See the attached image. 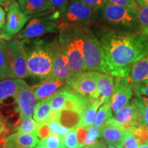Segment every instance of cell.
<instances>
[{
  "mask_svg": "<svg viewBox=\"0 0 148 148\" xmlns=\"http://www.w3.org/2000/svg\"><path fill=\"white\" fill-rule=\"evenodd\" d=\"M110 119L125 131H130L143 125L141 111L134 99L121 110L114 113Z\"/></svg>",
  "mask_w": 148,
  "mask_h": 148,
  "instance_id": "30bf717a",
  "label": "cell"
},
{
  "mask_svg": "<svg viewBox=\"0 0 148 148\" xmlns=\"http://www.w3.org/2000/svg\"><path fill=\"white\" fill-rule=\"evenodd\" d=\"M59 31V25L53 17H38L31 20L16 38L19 40L31 39L40 36Z\"/></svg>",
  "mask_w": 148,
  "mask_h": 148,
  "instance_id": "8fae6325",
  "label": "cell"
},
{
  "mask_svg": "<svg viewBox=\"0 0 148 148\" xmlns=\"http://www.w3.org/2000/svg\"><path fill=\"white\" fill-rule=\"evenodd\" d=\"M47 124L49 126L50 134H58L60 136H64L67 133H69L71 130L69 127L61 125L59 121H51Z\"/></svg>",
  "mask_w": 148,
  "mask_h": 148,
  "instance_id": "836d02e7",
  "label": "cell"
},
{
  "mask_svg": "<svg viewBox=\"0 0 148 148\" xmlns=\"http://www.w3.org/2000/svg\"><path fill=\"white\" fill-rule=\"evenodd\" d=\"M104 4L115 5L127 8H138V3L136 0H103Z\"/></svg>",
  "mask_w": 148,
  "mask_h": 148,
  "instance_id": "e575fe53",
  "label": "cell"
},
{
  "mask_svg": "<svg viewBox=\"0 0 148 148\" xmlns=\"http://www.w3.org/2000/svg\"><path fill=\"white\" fill-rule=\"evenodd\" d=\"M138 10L140 24V33L148 36V5H139Z\"/></svg>",
  "mask_w": 148,
  "mask_h": 148,
  "instance_id": "f546056e",
  "label": "cell"
},
{
  "mask_svg": "<svg viewBox=\"0 0 148 148\" xmlns=\"http://www.w3.org/2000/svg\"><path fill=\"white\" fill-rule=\"evenodd\" d=\"M147 143H148V141H147Z\"/></svg>",
  "mask_w": 148,
  "mask_h": 148,
  "instance_id": "11a10c76",
  "label": "cell"
},
{
  "mask_svg": "<svg viewBox=\"0 0 148 148\" xmlns=\"http://www.w3.org/2000/svg\"><path fill=\"white\" fill-rule=\"evenodd\" d=\"M49 1L53 8L56 9L58 11V13L60 14L69 0H49Z\"/></svg>",
  "mask_w": 148,
  "mask_h": 148,
  "instance_id": "ab89813d",
  "label": "cell"
},
{
  "mask_svg": "<svg viewBox=\"0 0 148 148\" xmlns=\"http://www.w3.org/2000/svg\"><path fill=\"white\" fill-rule=\"evenodd\" d=\"M113 116L112 108H111V100L105 101L98 110L94 125L101 127L103 123L108 120L110 118Z\"/></svg>",
  "mask_w": 148,
  "mask_h": 148,
  "instance_id": "484cf974",
  "label": "cell"
},
{
  "mask_svg": "<svg viewBox=\"0 0 148 148\" xmlns=\"http://www.w3.org/2000/svg\"><path fill=\"white\" fill-rule=\"evenodd\" d=\"M82 29L84 33L85 71L109 74L102 47L97 36L88 26H82Z\"/></svg>",
  "mask_w": 148,
  "mask_h": 148,
  "instance_id": "5b68a950",
  "label": "cell"
},
{
  "mask_svg": "<svg viewBox=\"0 0 148 148\" xmlns=\"http://www.w3.org/2000/svg\"><path fill=\"white\" fill-rule=\"evenodd\" d=\"M5 21H6L5 11L4 9L0 5V30H1L3 26H4Z\"/></svg>",
  "mask_w": 148,
  "mask_h": 148,
  "instance_id": "60d3db41",
  "label": "cell"
},
{
  "mask_svg": "<svg viewBox=\"0 0 148 148\" xmlns=\"http://www.w3.org/2000/svg\"><path fill=\"white\" fill-rule=\"evenodd\" d=\"M0 5H1V2H0Z\"/></svg>",
  "mask_w": 148,
  "mask_h": 148,
  "instance_id": "db71d44e",
  "label": "cell"
},
{
  "mask_svg": "<svg viewBox=\"0 0 148 148\" xmlns=\"http://www.w3.org/2000/svg\"><path fill=\"white\" fill-rule=\"evenodd\" d=\"M90 148H107V144L102 140H97L93 145L90 146Z\"/></svg>",
  "mask_w": 148,
  "mask_h": 148,
  "instance_id": "b9f144b4",
  "label": "cell"
},
{
  "mask_svg": "<svg viewBox=\"0 0 148 148\" xmlns=\"http://www.w3.org/2000/svg\"><path fill=\"white\" fill-rule=\"evenodd\" d=\"M69 90L65 86L49 97L52 112H61L64 110L69 97Z\"/></svg>",
  "mask_w": 148,
  "mask_h": 148,
  "instance_id": "d4e9b609",
  "label": "cell"
},
{
  "mask_svg": "<svg viewBox=\"0 0 148 148\" xmlns=\"http://www.w3.org/2000/svg\"><path fill=\"white\" fill-rule=\"evenodd\" d=\"M52 112L50 98L44 99L37 103L34 112V119L40 125L45 123Z\"/></svg>",
  "mask_w": 148,
  "mask_h": 148,
  "instance_id": "cb8c5ba5",
  "label": "cell"
},
{
  "mask_svg": "<svg viewBox=\"0 0 148 148\" xmlns=\"http://www.w3.org/2000/svg\"><path fill=\"white\" fill-rule=\"evenodd\" d=\"M5 129H6V126H5V121H4V119L0 114V136L2 135L3 133L5 132Z\"/></svg>",
  "mask_w": 148,
  "mask_h": 148,
  "instance_id": "7bdbcfd3",
  "label": "cell"
},
{
  "mask_svg": "<svg viewBox=\"0 0 148 148\" xmlns=\"http://www.w3.org/2000/svg\"><path fill=\"white\" fill-rule=\"evenodd\" d=\"M130 132L134 134L140 145L148 141V125H141L130 130Z\"/></svg>",
  "mask_w": 148,
  "mask_h": 148,
  "instance_id": "1f68e13d",
  "label": "cell"
},
{
  "mask_svg": "<svg viewBox=\"0 0 148 148\" xmlns=\"http://www.w3.org/2000/svg\"><path fill=\"white\" fill-rule=\"evenodd\" d=\"M80 1L89 7L95 12V14L97 13L104 5L103 0H80Z\"/></svg>",
  "mask_w": 148,
  "mask_h": 148,
  "instance_id": "8d00e7d4",
  "label": "cell"
},
{
  "mask_svg": "<svg viewBox=\"0 0 148 148\" xmlns=\"http://www.w3.org/2000/svg\"><path fill=\"white\" fill-rule=\"evenodd\" d=\"M5 10L8 11L6 21L2 29L0 30V38L8 41L24 28L29 16L25 15L22 12L16 1L10 3Z\"/></svg>",
  "mask_w": 148,
  "mask_h": 148,
  "instance_id": "9c48e42d",
  "label": "cell"
},
{
  "mask_svg": "<svg viewBox=\"0 0 148 148\" xmlns=\"http://www.w3.org/2000/svg\"><path fill=\"white\" fill-rule=\"evenodd\" d=\"M20 79L8 78L0 80V104L7 98H15L19 87Z\"/></svg>",
  "mask_w": 148,
  "mask_h": 148,
  "instance_id": "603a6c76",
  "label": "cell"
},
{
  "mask_svg": "<svg viewBox=\"0 0 148 148\" xmlns=\"http://www.w3.org/2000/svg\"><path fill=\"white\" fill-rule=\"evenodd\" d=\"M104 102V99L102 97H99L98 99L90 103L83 112L77 127L84 126L89 128L90 127L93 125L97 111L99 107Z\"/></svg>",
  "mask_w": 148,
  "mask_h": 148,
  "instance_id": "ffe728a7",
  "label": "cell"
},
{
  "mask_svg": "<svg viewBox=\"0 0 148 148\" xmlns=\"http://www.w3.org/2000/svg\"><path fill=\"white\" fill-rule=\"evenodd\" d=\"M6 42L12 78L23 79L29 76L25 57V40L16 38Z\"/></svg>",
  "mask_w": 148,
  "mask_h": 148,
  "instance_id": "52a82bcc",
  "label": "cell"
},
{
  "mask_svg": "<svg viewBox=\"0 0 148 148\" xmlns=\"http://www.w3.org/2000/svg\"><path fill=\"white\" fill-rule=\"evenodd\" d=\"M25 57L29 75L45 79L51 77L52 61L47 42L42 40L29 42L25 40Z\"/></svg>",
  "mask_w": 148,
  "mask_h": 148,
  "instance_id": "277c9868",
  "label": "cell"
},
{
  "mask_svg": "<svg viewBox=\"0 0 148 148\" xmlns=\"http://www.w3.org/2000/svg\"><path fill=\"white\" fill-rule=\"evenodd\" d=\"M58 41L67 58L72 74L85 71L82 26L65 22L59 25Z\"/></svg>",
  "mask_w": 148,
  "mask_h": 148,
  "instance_id": "7a4b0ae2",
  "label": "cell"
},
{
  "mask_svg": "<svg viewBox=\"0 0 148 148\" xmlns=\"http://www.w3.org/2000/svg\"><path fill=\"white\" fill-rule=\"evenodd\" d=\"M60 15L70 25L88 26L95 14L80 0H69Z\"/></svg>",
  "mask_w": 148,
  "mask_h": 148,
  "instance_id": "ba28073f",
  "label": "cell"
},
{
  "mask_svg": "<svg viewBox=\"0 0 148 148\" xmlns=\"http://www.w3.org/2000/svg\"><path fill=\"white\" fill-rule=\"evenodd\" d=\"M98 12L101 26L123 32L140 33L138 9L104 4Z\"/></svg>",
  "mask_w": 148,
  "mask_h": 148,
  "instance_id": "3957f363",
  "label": "cell"
},
{
  "mask_svg": "<svg viewBox=\"0 0 148 148\" xmlns=\"http://www.w3.org/2000/svg\"><path fill=\"white\" fill-rule=\"evenodd\" d=\"M47 47L52 61L53 73L49 78L66 80L72 75L67 58L59 43L58 38L50 42H47Z\"/></svg>",
  "mask_w": 148,
  "mask_h": 148,
  "instance_id": "7c38bea8",
  "label": "cell"
},
{
  "mask_svg": "<svg viewBox=\"0 0 148 148\" xmlns=\"http://www.w3.org/2000/svg\"><path fill=\"white\" fill-rule=\"evenodd\" d=\"M80 148H90V146H85V147H80Z\"/></svg>",
  "mask_w": 148,
  "mask_h": 148,
  "instance_id": "816d5d0a",
  "label": "cell"
},
{
  "mask_svg": "<svg viewBox=\"0 0 148 148\" xmlns=\"http://www.w3.org/2000/svg\"><path fill=\"white\" fill-rule=\"evenodd\" d=\"M12 78L8 58L7 42L0 38V80Z\"/></svg>",
  "mask_w": 148,
  "mask_h": 148,
  "instance_id": "7402d4cb",
  "label": "cell"
},
{
  "mask_svg": "<svg viewBox=\"0 0 148 148\" xmlns=\"http://www.w3.org/2000/svg\"><path fill=\"white\" fill-rule=\"evenodd\" d=\"M36 135L16 132L3 140V145L8 148H34L38 144Z\"/></svg>",
  "mask_w": 148,
  "mask_h": 148,
  "instance_id": "e0dca14e",
  "label": "cell"
},
{
  "mask_svg": "<svg viewBox=\"0 0 148 148\" xmlns=\"http://www.w3.org/2000/svg\"><path fill=\"white\" fill-rule=\"evenodd\" d=\"M34 148H49L47 147H45V146H43V145H37L36 147H34Z\"/></svg>",
  "mask_w": 148,
  "mask_h": 148,
  "instance_id": "c3c4849f",
  "label": "cell"
},
{
  "mask_svg": "<svg viewBox=\"0 0 148 148\" xmlns=\"http://www.w3.org/2000/svg\"><path fill=\"white\" fill-rule=\"evenodd\" d=\"M97 82L99 97H102L105 101L111 100L114 87V77L109 74L97 72Z\"/></svg>",
  "mask_w": 148,
  "mask_h": 148,
  "instance_id": "d6986e66",
  "label": "cell"
},
{
  "mask_svg": "<svg viewBox=\"0 0 148 148\" xmlns=\"http://www.w3.org/2000/svg\"><path fill=\"white\" fill-rule=\"evenodd\" d=\"M88 127L84 126H79L76 127L77 138H78L79 143L82 145V147H85L84 140L86 138V134H87Z\"/></svg>",
  "mask_w": 148,
  "mask_h": 148,
  "instance_id": "f35d334b",
  "label": "cell"
},
{
  "mask_svg": "<svg viewBox=\"0 0 148 148\" xmlns=\"http://www.w3.org/2000/svg\"><path fill=\"white\" fill-rule=\"evenodd\" d=\"M148 77V54L133 64L129 77L132 83H143Z\"/></svg>",
  "mask_w": 148,
  "mask_h": 148,
  "instance_id": "44dd1931",
  "label": "cell"
},
{
  "mask_svg": "<svg viewBox=\"0 0 148 148\" xmlns=\"http://www.w3.org/2000/svg\"><path fill=\"white\" fill-rule=\"evenodd\" d=\"M134 99L141 111L143 125H148V97L145 96L136 95Z\"/></svg>",
  "mask_w": 148,
  "mask_h": 148,
  "instance_id": "4dcf8cb0",
  "label": "cell"
},
{
  "mask_svg": "<svg viewBox=\"0 0 148 148\" xmlns=\"http://www.w3.org/2000/svg\"><path fill=\"white\" fill-rule=\"evenodd\" d=\"M138 3V5H148V0H136Z\"/></svg>",
  "mask_w": 148,
  "mask_h": 148,
  "instance_id": "f6af8a7d",
  "label": "cell"
},
{
  "mask_svg": "<svg viewBox=\"0 0 148 148\" xmlns=\"http://www.w3.org/2000/svg\"><path fill=\"white\" fill-rule=\"evenodd\" d=\"M114 87L111 97L112 113L121 110L130 102L133 95L132 82L129 77H114Z\"/></svg>",
  "mask_w": 148,
  "mask_h": 148,
  "instance_id": "5bb4252c",
  "label": "cell"
},
{
  "mask_svg": "<svg viewBox=\"0 0 148 148\" xmlns=\"http://www.w3.org/2000/svg\"><path fill=\"white\" fill-rule=\"evenodd\" d=\"M106 144H107V148H119L115 145H112V144H108V143H106Z\"/></svg>",
  "mask_w": 148,
  "mask_h": 148,
  "instance_id": "7dc6e473",
  "label": "cell"
},
{
  "mask_svg": "<svg viewBox=\"0 0 148 148\" xmlns=\"http://www.w3.org/2000/svg\"><path fill=\"white\" fill-rule=\"evenodd\" d=\"M66 80L56 78H47L36 86H33L37 100L40 101L51 97L55 93L64 88Z\"/></svg>",
  "mask_w": 148,
  "mask_h": 148,
  "instance_id": "2e32d148",
  "label": "cell"
},
{
  "mask_svg": "<svg viewBox=\"0 0 148 148\" xmlns=\"http://www.w3.org/2000/svg\"><path fill=\"white\" fill-rule=\"evenodd\" d=\"M133 91L136 95L145 96L148 97V84L132 83Z\"/></svg>",
  "mask_w": 148,
  "mask_h": 148,
  "instance_id": "74e56055",
  "label": "cell"
},
{
  "mask_svg": "<svg viewBox=\"0 0 148 148\" xmlns=\"http://www.w3.org/2000/svg\"><path fill=\"white\" fill-rule=\"evenodd\" d=\"M3 143V140L0 139V148H2V145Z\"/></svg>",
  "mask_w": 148,
  "mask_h": 148,
  "instance_id": "681fc988",
  "label": "cell"
},
{
  "mask_svg": "<svg viewBox=\"0 0 148 148\" xmlns=\"http://www.w3.org/2000/svg\"><path fill=\"white\" fill-rule=\"evenodd\" d=\"M38 145H43L49 148H66L62 141V136L50 134L46 137L39 140Z\"/></svg>",
  "mask_w": 148,
  "mask_h": 148,
  "instance_id": "83f0119b",
  "label": "cell"
},
{
  "mask_svg": "<svg viewBox=\"0 0 148 148\" xmlns=\"http://www.w3.org/2000/svg\"><path fill=\"white\" fill-rule=\"evenodd\" d=\"M15 1V0H0V2H1V5H3L5 7V8L8 6L10 3Z\"/></svg>",
  "mask_w": 148,
  "mask_h": 148,
  "instance_id": "ee69618b",
  "label": "cell"
},
{
  "mask_svg": "<svg viewBox=\"0 0 148 148\" xmlns=\"http://www.w3.org/2000/svg\"><path fill=\"white\" fill-rule=\"evenodd\" d=\"M14 99L17 104L20 120L32 117L38 101L35 96L34 87L27 84L23 79H20L19 87Z\"/></svg>",
  "mask_w": 148,
  "mask_h": 148,
  "instance_id": "4fadbf2b",
  "label": "cell"
},
{
  "mask_svg": "<svg viewBox=\"0 0 148 148\" xmlns=\"http://www.w3.org/2000/svg\"><path fill=\"white\" fill-rule=\"evenodd\" d=\"M125 132L126 131L113 123L110 118L100 127L99 138L106 143L112 144L117 147L122 148Z\"/></svg>",
  "mask_w": 148,
  "mask_h": 148,
  "instance_id": "9a60e30c",
  "label": "cell"
},
{
  "mask_svg": "<svg viewBox=\"0 0 148 148\" xmlns=\"http://www.w3.org/2000/svg\"><path fill=\"white\" fill-rule=\"evenodd\" d=\"M20 8L25 15H32L53 10L49 0H17Z\"/></svg>",
  "mask_w": 148,
  "mask_h": 148,
  "instance_id": "ac0fdd59",
  "label": "cell"
},
{
  "mask_svg": "<svg viewBox=\"0 0 148 148\" xmlns=\"http://www.w3.org/2000/svg\"><path fill=\"white\" fill-rule=\"evenodd\" d=\"M140 145L130 131H126L122 144V148H138Z\"/></svg>",
  "mask_w": 148,
  "mask_h": 148,
  "instance_id": "d590c367",
  "label": "cell"
},
{
  "mask_svg": "<svg viewBox=\"0 0 148 148\" xmlns=\"http://www.w3.org/2000/svg\"><path fill=\"white\" fill-rule=\"evenodd\" d=\"M40 124L33 119L32 117H27L21 120L20 124L16 127V132L23 133V134H38V128Z\"/></svg>",
  "mask_w": 148,
  "mask_h": 148,
  "instance_id": "4316f807",
  "label": "cell"
},
{
  "mask_svg": "<svg viewBox=\"0 0 148 148\" xmlns=\"http://www.w3.org/2000/svg\"><path fill=\"white\" fill-rule=\"evenodd\" d=\"M66 87L73 93L90 100H95L100 96L96 71H83L72 74L66 79Z\"/></svg>",
  "mask_w": 148,
  "mask_h": 148,
  "instance_id": "8992f818",
  "label": "cell"
},
{
  "mask_svg": "<svg viewBox=\"0 0 148 148\" xmlns=\"http://www.w3.org/2000/svg\"><path fill=\"white\" fill-rule=\"evenodd\" d=\"M138 148H148V143L142 144L138 147Z\"/></svg>",
  "mask_w": 148,
  "mask_h": 148,
  "instance_id": "bcb514c9",
  "label": "cell"
},
{
  "mask_svg": "<svg viewBox=\"0 0 148 148\" xmlns=\"http://www.w3.org/2000/svg\"><path fill=\"white\" fill-rule=\"evenodd\" d=\"M104 53L109 74L129 77L133 64L148 54V36L96 25L94 30Z\"/></svg>",
  "mask_w": 148,
  "mask_h": 148,
  "instance_id": "6da1fadb",
  "label": "cell"
},
{
  "mask_svg": "<svg viewBox=\"0 0 148 148\" xmlns=\"http://www.w3.org/2000/svg\"><path fill=\"white\" fill-rule=\"evenodd\" d=\"M143 83H144V84H148V77H147V79L144 80V82Z\"/></svg>",
  "mask_w": 148,
  "mask_h": 148,
  "instance_id": "f907efd6",
  "label": "cell"
},
{
  "mask_svg": "<svg viewBox=\"0 0 148 148\" xmlns=\"http://www.w3.org/2000/svg\"><path fill=\"white\" fill-rule=\"evenodd\" d=\"M2 148H8V147H5V146L3 145H3H2Z\"/></svg>",
  "mask_w": 148,
  "mask_h": 148,
  "instance_id": "f5cc1de1",
  "label": "cell"
},
{
  "mask_svg": "<svg viewBox=\"0 0 148 148\" xmlns=\"http://www.w3.org/2000/svg\"><path fill=\"white\" fill-rule=\"evenodd\" d=\"M100 135V127L92 125L88 129L87 134L84 140L85 146H91L95 143L99 138Z\"/></svg>",
  "mask_w": 148,
  "mask_h": 148,
  "instance_id": "d6a6232c",
  "label": "cell"
},
{
  "mask_svg": "<svg viewBox=\"0 0 148 148\" xmlns=\"http://www.w3.org/2000/svg\"><path fill=\"white\" fill-rule=\"evenodd\" d=\"M62 141L66 148H80L83 147L79 143L77 138L76 127L72 128L69 133L62 136Z\"/></svg>",
  "mask_w": 148,
  "mask_h": 148,
  "instance_id": "f1b7e54d",
  "label": "cell"
}]
</instances>
